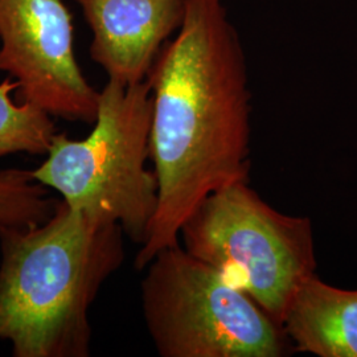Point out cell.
I'll use <instances>...</instances> for the list:
<instances>
[{
    "label": "cell",
    "instance_id": "cell-7",
    "mask_svg": "<svg viewBox=\"0 0 357 357\" xmlns=\"http://www.w3.org/2000/svg\"><path fill=\"white\" fill-rule=\"evenodd\" d=\"M91 29L90 57L110 81L147 79L162 48L183 24L188 0H75Z\"/></svg>",
    "mask_w": 357,
    "mask_h": 357
},
{
    "label": "cell",
    "instance_id": "cell-4",
    "mask_svg": "<svg viewBox=\"0 0 357 357\" xmlns=\"http://www.w3.org/2000/svg\"><path fill=\"white\" fill-rule=\"evenodd\" d=\"M178 241L280 324L299 287L317 274L311 220L282 213L249 183L209 195Z\"/></svg>",
    "mask_w": 357,
    "mask_h": 357
},
{
    "label": "cell",
    "instance_id": "cell-1",
    "mask_svg": "<svg viewBox=\"0 0 357 357\" xmlns=\"http://www.w3.org/2000/svg\"><path fill=\"white\" fill-rule=\"evenodd\" d=\"M158 208L135 257L144 270L205 199L250 178L252 93L240 36L222 0H188L183 24L147 77Z\"/></svg>",
    "mask_w": 357,
    "mask_h": 357
},
{
    "label": "cell",
    "instance_id": "cell-3",
    "mask_svg": "<svg viewBox=\"0 0 357 357\" xmlns=\"http://www.w3.org/2000/svg\"><path fill=\"white\" fill-rule=\"evenodd\" d=\"M151 118L147 79L132 85L107 79L89 135L72 139L56 132L47 159L32 174L73 211L118 224L142 245L158 208V178L147 168Z\"/></svg>",
    "mask_w": 357,
    "mask_h": 357
},
{
    "label": "cell",
    "instance_id": "cell-5",
    "mask_svg": "<svg viewBox=\"0 0 357 357\" xmlns=\"http://www.w3.org/2000/svg\"><path fill=\"white\" fill-rule=\"evenodd\" d=\"M141 282L149 335L162 357H282V326L181 243L160 250Z\"/></svg>",
    "mask_w": 357,
    "mask_h": 357
},
{
    "label": "cell",
    "instance_id": "cell-2",
    "mask_svg": "<svg viewBox=\"0 0 357 357\" xmlns=\"http://www.w3.org/2000/svg\"><path fill=\"white\" fill-rule=\"evenodd\" d=\"M125 231L63 200L45 222L0 228V340L13 357H88L89 311L125 261Z\"/></svg>",
    "mask_w": 357,
    "mask_h": 357
},
{
    "label": "cell",
    "instance_id": "cell-9",
    "mask_svg": "<svg viewBox=\"0 0 357 357\" xmlns=\"http://www.w3.org/2000/svg\"><path fill=\"white\" fill-rule=\"evenodd\" d=\"M16 90L13 77L0 82V158L19 153L47 155L57 132L53 116L32 103L15 101Z\"/></svg>",
    "mask_w": 357,
    "mask_h": 357
},
{
    "label": "cell",
    "instance_id": "cell-10",
    "mask_svg": "<svg viewBox=\"0 0 357 357\" xmlns=\"http://www.w3.org/2000/svg\"><path fill=\"white\" fill-rule=\"evenodd\" d=\"M60 200L31 169H0V228H29L45 222Z\"/></svg>",
    "mask_w": 357,
    "mask_h": 357
},
{
    "label": "cell",
    "instance_id": "cell-8",
    "mask_svg": "<svg viewBox=\"0 0 357 357\" xmlns=\"http://www.w3.org/2000/svg\"><path fill=\"white\" fill-rule=\"evenodd\" d=\"M282 330L294 352L319 357H357V290L310 277L295 294Z\"/></svg>",
    "mask_w": 357,
    "mask_h": 357
},
{
    "label": "cell",
    "instance_id": "cell-6",
    "mask_svg": "<svg viewBox=\"0 0 357 357\" xmlns=\"http://www.w3.org/2000/svg\"><path fill=\"white\" fill-rule=\"evenodd\" d=\"M0 72L17 82L19 101L94 123L100 90L78 65L73 16L64 1L0 0Z\"/></svg>",
    "mask_w": 357,
    "mask_h": 357
}]
</instances>
